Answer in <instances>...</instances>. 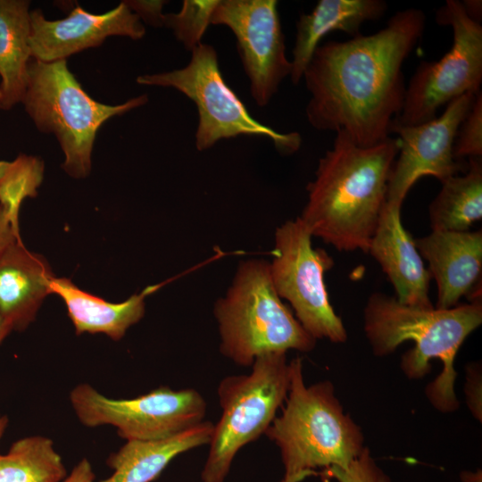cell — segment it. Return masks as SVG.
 <instances>
[{
  "label": "cell",
  "instance_id": "obj_1",
  "mask_svg": "<svg viewBox=\"0 0 482 482\" xmlns=\"http://www.w3.org/2000/svg\"><path fill=\"white\" fill-rule=\"evenodd\" d=\"M426 16L398 11L374 34L328 41L313 53L303 78L311 98L307 120L318 130H343L362 147L390 137L403 108L404 60L420 39Z\"/></svg>",
  "mask_w": 482,
  "mask_h": 482
},
{
  "label": "cell",
  "instance_id": "obj_2",
  "mask_svg": "<svg viewBox=\"0 0 482 482\" xmlns=\"http://www.w3.org/2000/svg\"><path fill=\"white\" fill-rule=\"evenodd\" d=\"M399 149L398 137L362 147L345 131L336 132L307 186L308 200L299 217L312 237L338 251L367 253Z\"/></svg>",
  "mask_w": 482,
  "mask_h": 482
},
{
  "label": "cell",
  "instance_id": "obj_3",
  "mask_svg": "<svg viewBox=\"0 0 482 482\" xmlns=\"http://www.w3.org/2000/svg\"><path fill=\"white\" fill-rule=\"evenodd\" d=\"M482 323L481 299L449 309L422 308L400 303L395 296L373 293L363 312V328L376 356L389 355L405 341L414 347L402 357L400 368L409 379L424 378L430 361L438 359L443 369L425 394L443 413L455 411L460 402L454 390V360L468 336Z\"/></svg>",
  "mask_w": 482,
  "mask_h": 482
},
{
  "label": "cell",
  "instance_id": "obj_4",
  "mask_svg": "<svg viewBox=\"0 0 482 482\" xmlns=\"http://www.w3.org/2000/svg\"><path fill=\"white\" fill-rule=\"evenodd\" d=\"M287 397L265 436L279 449L284 474L278 482H302L331 467H347L363 452L361 428L345 412L329 380L307 386L302 358L290 362Z\"/></svg>",
  "mask_w": 482,
  "mask_h": 482
},
{
  "label": "cell",
  "instance_id": "obj_5",
  "mask_svg": "<svg viewBox=\"0 0 482 482\" xmlns=\"http://www.w3.org/2000/svg\"><path fill=\"white\" fill-rule=\"evenodd\" d=\"M213 316L220 353L240 367H251L266 353H307L316 345L277 294L265 260L239 262L226 294L214 303Z\"/></svg>",
  "mask_w": 482,
  "mask_h": 482
},
{
  "label": "cell",
  "instance_id": "obj_6",
  "mask_svg": "<svg viewBox=\"0 0 482 482\" xmlns=\"http://www.w3.org/2000/svg\"><path fill=\"white\" fill-rule=\"evenodd\" d=\"M146 95L116 105L94 100L70 71L66 60L31 59L21 100L27 113L42 132L52 133L64 154L62 169L83 179L91 171V155L99 128L110 118L147 103Z\"/></svg>",
  "mask_w": 482,
  "mask_h": 482
},
{
  "label": "cell",
  "instance_id": "obj_7",
  "mask_svg": "<svg viewBox=\"0 0 482 482\" xmlns=\"http://www.w3.org/2000/svg\"><path fill=\"white\" fill-rule=\"evenodd\" d=\"M291 379L286 352L258 356L248 374L223 378L217 387L221 416L213 424L202 482H225L237 453L264 435L283 406Z\"/></svg>",
  "mask_w": 482,
  "mask_h": 482
},
{
  "label": "cell",
  "instance_id": "obj_8",
  "mask_svg": "<svg viewBox=\"0 0 482 482\" xmlns=\"http://www.w3.org/2000/svg\"><path fill=\"white\" fill-rule=\"evenodd\" d=\"M191 54V59L184 68L140 75L137 83L175 88L195 103L198 112L197 150H207L220 140L240 135L266 137L284 154H293L300 148L302 137L299 133L278 132L249 113L224 80L212 46L201 43Z\"/></svg>",
  "mask_w": 482,
  "mask_h": 482
},
{
  "label": "cell",
  "instance_id": "obj_9",
  "mask_svg": "<svg viewBox=\"0 0 482 482\" xmlns=\"http://www.w3.org/2000/svg\"><path fill=\"white\" fill-rule=\"evenodd\" d=\"M312 236L298 217L276 229L272 260L273 287L292 306L295 316L314 339L344 343L347 332L334 311L324 281L334 262L326 251L313 248Z\"/></svg>",
  "mask_w": 482,
  "mask_h": 482
},
{
  "label": "cell",
  "instance_id": "obj_10",
  "mask_svg": "<svg viewBox=\"0 0 482 482\" xmlns=\"http://www.w3.org/2000/svg\"><path fill=\"white\" fill-rule=\"evenodd\" d=\"M79 420L87 428L111 425L126 441H153L173 436L201 422L207 403L195 388L160 386L130 399L106 397L82 383L70 394Z\"/></svg>",
  "mask_w": 482,
  "mask_h": 482
},
{
  "label": "cell",
  "instance_id": "obj_11",
  "mask_svg": "<svg viewBox=\"0 0 482 482\" xmlns=\"http://www.w3.org/2000/svg\"><path fill=\"white\" fill-rule=\"evenodd\" d=\"M436 20L453 28V46L441 59L420 63L394 123L412 126L429 121L441 106L464 94L480 91L482 26L469 18L458 0H447Z\"/></svg>",
  "mask_w": 482,
  "mask_h": 482
},
{
  "label": "cell",
  "instance_id": "obj_12",
  "mask_svg": "<svg viewBox=\"0 0 482 482\" xmlns=\"http://www.w3.org/2000/svg\"><path fill=\"white\" fill-rule=\"evenodd\" d=\"M211 24L230 29L252 97L258 106H266L292 69L286 55L278 1L219 0Z\"/></svg>",
  "mask_w": 482,
  "mask_h": 482
},
{
  "label": "cell",
  "instance_id": "obj_13",
  "mask_svg": "<svg viewBox=\"0 0 482 482\" xmlns=\"http://www.w3.org/2000/svg\"><path fill=\"white\" fill-rule=\"evenodd\" d=\"M477 94L453 99L439 117L429 121L412 126L392 123L391 133L399 136L400 149L389 176L386 202L403 204L411 187L422 177L432 176L443 183L467 170L468 163L454 159L453 145Z\"/></svg>",
  "mask_w": 482,
  "mask_h": 482
},
{
  "label": "cell",
  "instance_id": "obj_14",
  "mask_svg": "<svg viewBox=\"0 0 482 482\" xmlns=\"http://www.w3.org/2000/svg\"><path fill=\"white\" fill-rule=\"evenodd\" d=\"M145 29L125 2L103 14L79 5L61 20L45 18L41 10L30 11L29 46L32 59L41 62L66 60L73 54L99 46L111 36L141 39Z\"/></svg>",
  "mask_w": 482,
  "mask_h": 482
},
{
  "label": "cell",
  "instance_id": "obj_15",
  "mask_svg": "<svg viewBox=\"0 0 482 482\" xmlns=\"http://www.w3.org/2000/svg\"><path fill=\"white\" fill-rule=\"evenodd\" d=\"M414 241L436 282V308L454 307L464 295H471L470 301L481 299L478 290L482 270L481 230H432Z\"/></svg>",
  "mask_w": 482,
  "mask_h": 482
},
{
  "label": "cell",
  "instance_id": "obj_16",
  "mask_svg": "<svg viewBox=\"0 0 482 482\" xmlns=\"http://www.w3.org/2000/svg\"><path fill=\"white\" fill-rule=\"evenodd\" d=\"M402 204L386 202L367 253L380 265L404 304L431 308V276L401 219Z\"/></svg>",
  "mask_w": 482,
  "mask_h": 482
},
{
  "label": "cell",
  "instance_id": "obj_17",
  "mask_svg": "<svg viewBox=\"0 0 482 482\" xmlns=\"http://www.w3.org/2000/svg\"><path fill=\"white\" fill-rule=\"evenodd\" d=\"M54 278L46 259L21 240L0 255V312L12 330L23 331L34 321Z\"/></svg>",
  "mask_w": 482,
  "mask_h": 482
},
{
  "label": "cell",
  "instance_id": "obj_18",
  "mask_svg": "<svg viewBox=\"0 0 482 482\" xmlns=\"http://www.w3.org/2000/svg\"><path fill=\"white\" fill-rule=\"evenodd\" d=\"M383 0H320L308 14H302L296 23L295 43L291 61L290 79L296 85L303 79L310 60L321 38L330 31L340 30L352 37L361 26L375 21L386 12Z\"/></svg>",
  "mask_w": 482,
  "mask_h": 482
},
{
  "label": "cell",
  "instance_id": "obj_19",
  "mask_svg": "<svg viewBox=\"0 0 482 482\" xmlns=\"http://www.w3.org/2000/svg\"><path fill=\"white\" fill-rule=\"evenodd\" d=\"M158 287H147L120 303L107 302L87 293L67 278L54 277L50 283V291L63 301L77 335L104 334L119 341L144 317L145 299Z\"/></svg>",
  "mask_w": 482,
  "mask_h": 482
},
{
  "label": "cell",
  "instance_id": "obj_20",
  "mask_svg": "<svg viewBox=\"0 0 482 482\" xmlns=\"http://www.w3.org/2000/svg\"><path fill=\"white\" fill-rule=\"evenodd\" d=\"M213 423L203 422L173 436L153 441H127L107 459L112 474L99 482H153L178 455L209 445Z\"/></svg>",
  "mask_w": 482,
  "mask_h": 482
},
{
  "label": "cell",
  "instance_id": "obj_21",
  "mask_svg": "<svg viewBox=\"0 0 482 482\" xmlns=\"http://www.w3.org/2000/svg\"><path fill=\"white\" fill-rule=\"evenodd\" d=\"M29 1L0 0V109L21 103L32 59Z\"/></svg>",
  "mask_w": 482,
  "mask_h": 482
},
{
  "label": "cell",
  "instance_id": "obj_22",
  "mask_svg": "<svg viewBox=\"0 0 482 482\" xmlns=\"http://www.w3.org/2000/svg\"><path fill=\"white\" fill-rule=\"evenodd\" d=\"M432 230L468 231L482 218V157H470L464 175L442 183L428 206Z\"/></svg>",
  "mask_w": 482,
  "mask_h": 482
},
{
  "label": "cell",
  "instance_id": "obj_23",
  "mask_svg": "<svg viewBox=\"0 0 482 482\" xmlns=\"http://www.w3.org/2000/svg\"><path fill=\"white\" fill-rule=\"evenodd\" d=\"M66 477L62 456L46 436L21 438L0 454V482H62Z\"/></svg>",
  "mask_w": 482,
  "mask_h": 482
},
{
  "label": "cell",
  "instance_id": "obj_24",
  "mask_svg": "<svg viewBox=\"0 0 482 482\" xmlns=\"http://www.w3.org/2000/svg\"><path fill=\"white\" fill-rule=\"evenodd\" d=\"M44 178V162L37 156L21 154L0 179V209L15 236L21 238L19 212L22 202L35 197Z\"/></svg>",
  "mask_w": 482,
  "mask_h": 482
},
{
  "label": "cell",
  "instance_id": "obj_25",
  "mask_svg": "<svg viewBox=\"0 0 482 482\" xmlns=\"http://www.w3.org/2000/svg\"><path fill=\"white\" fill-rule=\"evenodd\" d=\"M219 0H185L179 12L164 14L163 26L190 52L199 46Z\"/></svg>",
  "mask_w": 482,
  "mask_h": 482
},
{
  "label": "cell",
  "instance_id": "obj_26",
  "mask_svg": "<svg viewBox=\"0 0 482 482\" xmlns=\"http://www.w3.org/2000/svg\"><path fill=\"white\" fill-rule=\"evenodd\" d=\"M453 157H482V94L476 95L468 114L461 123L453 145Z\"/></svg>",
  "mask_w": 482,
  "mask_h": 482
},
{
  "label": "cell",
  "instance_id": "obj_27",
  "mask_svg": "<svg viewBox=\"0 0 482 482\" xmlns=\"http://www.w3.org/2000/svg\"><path fill=\"white\" fill-rule=\"evenodd\" d=\"M322 474L338 482H391L390 478L376 463L368 447L347 467H331Z\"/></svg>",
  "mask_w": 482,
  "mask_h": 482
},
{
  "label": "cell",
  "instance_id": "obj_28",
  "mask_svg": "<svg viewBox=\"0 0 482 482\" xmlns=\"http://www.w3.org/2000/svg\"><path fill=\"white\" fill-rule=\"evenodd\" d=\"M465 395L469 409L473 416L481 421V369L478 363H470L467 367Z\"/></svg>",
  "mask_w": 482,
  "mask_h": 482
},
{
  "label": "cell",
  "instance_id": "obj_29",
  "mask_svg": "<svg viewBox=\"0 0 482 482\" xmlns=\"http://www.w3.org/2000/svg\"><path fill=\"white\" fill-rule=\"evenodd\" d=\"M124 2L140 20L154 27L163 26L164 13H162V8L167 3L166 1L129 0Z\"/></svg>",
  "mask_w": 482,
  "mask_h": 482
},
{
  "label": "cell",
  "instance_id": "obj_30",
  "mask_svg": "<svg viewBox=\"0 0 482 482\" xmlns=\"http://www.w3.org/2000/svg\"><path fill=\"white\" fill-rule=\"evenodd\" d=\"M95 473L87 458L80 460L62 482H94Z\"/></svg>",
  "mask_w": 482,
  "mask_h": 482
},
{
  "label": "cell",
  "instance_id": "obj_31",
  "mask_svg": "<svg viewBox=\"0 0 482 482\" xmlns=\"http://www.w3.org/2000/svg\"><path fill=\"white\" fill-rule=\"evenodd\" d=\"M15 240L21 239L15 236L8 220L0 209V255Z\"/></svg>",
  "mask_w": 482,
  "mask_h": 482
},
{
  "label": "cell",
  "instance_id": "obj_32",
  "mask_svg": "<svg viewBox=\"0 0 482 482\" xmlns=\"http://www.w3.org/2000/svg\"><path fill=\"white\" fill-rule=\"evenodd\" d=\"M461 4L469 16L472 21L480 24L482 14V4L478 0H465L461 2Z\"/></svg>",
  "mask_w": 482,
  "mask_h": 482
},
{
  "label": "cell",
  "instance_id": "obj_33",
  "mask_svg": "<svg viewBox=\"0 0 482 482\" xmlns=\"http://www.w3.org/2000/svg\"><path fill=\"white\" fill-rule=\"evenodd\" d=\"M461 482H482V472L480 470L476 471H462L461 473Z\"/></svg>",
  "mask_w": 482,
  "mask_h": 482
},
{
  "label": "cell",
  "instance_id": "obj_34",
  "mask_svg": "<svg viewBox=\"0 0 482 482\" xmlns=\"http://www.w3.org/2000/svg\"><path fill=\"white\" fill-rule=\"evenodd\" d=\"M11 331H12V327L6 321L2 312H0V344L11 333Z\"/></svg>",
  "mask_w": 482,
  "mask_h": 482
},
{
  "label": "cell",
  "instance_id": "obj_35",
  "mask_svg": "<svg viewBox=\"0 0 482 482\" xmlns=\"http://www.w3.org/2000/svg\"><path fill=\"white\" fill-rule=\"evenodd\" d=\"M8 422L9 420L6 415H0V440L4 434Z\"/></svg>",
  "mask_w": 482,
  "mask_h": 482
},
{
  "label": "cell",
  "instance_id": "obj_36",
  "mask_svg": "<svg viewBox=\"0 0 482 482\" xmlns=\"http://www.w3.org/2000/svg\"><path fill=\"white\" fill-rule=\"evenodd\" d=\"M9 165V162L6 161H0V179L3 177L4 173L5 172L7 167Z\"/></svg>",
  "mask_w": 482,
  "mask_h": 482
},
{
  "label": "cell",
  "instance_id": "obj_37",
  "mask_svg": "<svg viewBox=\"0 0 482 482\" xmlns=\"http://www.w3.org/2000/svg\"><path fill=\"white\" fill-rule=\"evenodd\" d=\"M0 98H1V92H0Z\"/></svg>",
  "mask_w": 482,
  "mask_h": 482
}]
</instances>
